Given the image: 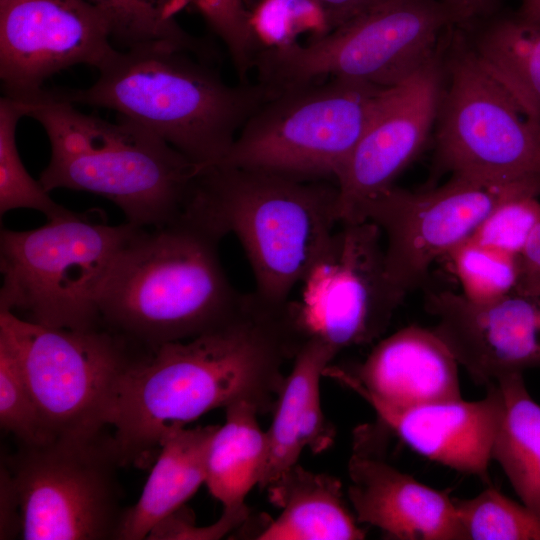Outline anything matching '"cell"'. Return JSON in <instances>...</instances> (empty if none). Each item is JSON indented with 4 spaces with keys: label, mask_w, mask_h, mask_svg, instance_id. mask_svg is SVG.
<instances>
[{
    "label": "cell",
    "mask_w": 540,
    "mask_h": 540,
    "mask_svg": "<svg viewBox=\"0 0 540 540\" xmlns=\"http://www.w3.org/2000/svg\"><path fill=\"white\" fill-rule=\"evenodd\" d=\"M107 18L113 44L123 49L158 42L175 44L199 57L210 53L177 22L190 0H85Z\"/></svg>",
    "instance_id": "484cf974"
},
{
    "label": "cell",
    "mask_w": 540,
    "mask_h": 540,
    "mask_svg": "<svg viewBox=\"0 0 540 540\" xmlns=\"http://www.w3.org/2000/svg\"><path fill=\"white\" fill-rule=\"evenodd\" d=\"M0 478V538L14 539L21 536L22 519L17 493L4 463L1 464Z\"/></svg>",
    "instance_id": "d6a6232c"
},
{
    "label": "cell",
    "mask_w": 540,
    "mask_h": 540,
    "mask_svg": "<svg viewBox=\"0 0 540 540\" xmlns=\"http://www.w3.org/2000/svg\"><path fill=\"white\" fill-rule=\"evenodd\" d=\"M432 328L478 384L540 367V294H511L475 305L460 293H429Z\"/></svg>",
    "instance_id": "2e32d148"
},
{
    "label": "cell",
    "mask_w": 540,
    "mask_h": 540,
    "mask_svg": "<svg viewBox=\"0 0 540 540\" xmlns=\"http://www.w3.org/2000/svg\"><path fill=\"white\" fill-rule=\"evenodd\" d=\"M0 340L22 369L42 440L105 429L118 381L148 350L104 325L55 328L7 311H0Z\"/></svg>",
    "instance_id": "30bf717a"
},
{
    "label": "cell",
    "mask_w": 540,
    "mask_h": 540,
    "mask_svg": "<svg viewBox=\"0 0 540 540\" xmlns=\"http://www.w3.org/2000/svg\"><path fill=\"white\" fill-rule=\"evenodd\" d=\"M435 131L434 175L486 182L540 176V126L485 67L461 25L444 48V84Z\"/></svg>",
    "instance_id": "ba28073f"
},
{
    "label": "cell",
    "mask_w": 540,
    "mask_h": 540,
    "mask_svg": "<svg viewBox=\"0 0 540 540\" xmlns=\"http://www.w3.org/2000/svg\"><path fill=\"white\" fill-rule=\"evenodd\" d=\"M466 25L500 9L501 0H445Z\"/></svg>",
    "instance_id": "d590c367"
},
{
    "label": "cell",
    "mask_w": 540,
    "mask_h": 540,
    "mask_svg": "<svg viewBox=\"0 0 540 540\" xmlns=\"http://www.w3.org/2000/svg\"><path fill=\"white\" fill-rule=\"evenodd\" d=\"M26 116L23 101L4 96L0 100V214L18 208L37 210L48 220L74 212L56 203L41 183L26 170L16 145V128Z\"/></svg>",
    "instance_id": "4316f807"
},
{
    "label": "cell",
    "mask_w": 540,
    "mask_h": 540,
    "mask_svg": "<svg viewBox=\"0 0 540 540\" xmlns=\"http://www.w3.org/2000/svg\"><path fill=\"white\" fill-rule=\"evenodd\" d=\"M337 354L321 339L309 337L295 356L265 431L267 460L259 488L266 489L295 465L304 448L319 453L333 443L334 429L322 412L320 380Z\"/></svg>",
    "instance_id": "ffe728a7"
},
{
    "label": "cell",
    "mask_w": 540,
    "mask_h": 540,
    "mask_svg": "<svg viewBox=\"0 0 540 540\" xmlns=\"http://www.w3.org/2000/svg\"><path fill=\"white\" fill-rule=\"evenodd\" d=\"M454 501L466 540H540V514L493 487Z\"/></svg>",
    "instance_id": "f1b7e54d"
},
{
    "label": "cell",
    "mask_w": 540,
    "mask_h": 540,
    "mask_svg": "<svg viewBox=\"0 0 540 540\" xmlns=\"http://www.w3.org/2000/svg\"><path fill=\"white\" fill-rule=\"evenodd\" d=\"M522 193L540 195V176L486 182L452 175L420 191L392 185L365 202L356 221L373 222L385 238V272L401 303L438 258L471 238L499 203Z\"/></svg>",
    "instance_id": "7c38bea8"
},
{
    "label": "cell",
    "mask_w": 540,
    "mask_h": 540,
    "mask_svg": "<svg viewBox=\"0 0 540 540\" xmlns=\"http://www.w3.org/2000/svg\"><path fill=\"white\" fill-rule=\"evenodd\" d=\"M219 426L181 427L164 436L138 501L125 509L116 540L147 539L205 483L209 449Z\"/></svg>",
    "instance_id": "44dd1931"
},
{
    "label": "cell",
    "mask_w": 540,
    "mask_h": 540,
    "mask_svg": "<svg viewBox=\"0 0 540 540\" xmlns=\"http://www.w3.org/2000/svg\"><path fill=\"white\" fill-rule=\"evenodd\" d=\"M190 54L169 42L117 49L91 86L47 91L74 105L114 110L205 169L222 162L270 94L259 82L228 84Z\"/></svg>",
    "instance_id": "7a4b0ae2"
},
{
    "label": "cell",
    "mask_w": 540,
    "mask_h": 540,
    "mask_svg": "<svg viewBox=\"0 0 540 540\" xmlns=\"http://www.w3.org/2000/svg\"><path fill=\"white\" fill-rule=\"evenodd\" d=\"M385 88L327 78L272 94L246 121L218 165L335 181Z\"/></svg>",
    "instance_id": "9c48e42d"
},
{
    "label": "cell",
    "mask_w": 540,
    "mask_h": 540,
    "mask_svg": "<svg viewBox=\"0 0 540 540\" xmlns=\"http://www.w3.org/2000/svg\"><path fill=\"white\" fill-rule=\"evenodd\" d=\"M338 189L327 180L215 165L203 169L185 217L222 239L234 234L262 301L284 305L339 224Z\"/></svg>",
    "instance_id": "5b68a950"
},
{
    "label": "cell",
    "mask_w": 540,
    "mask_h": 540,
    "mask_svg": "<svg viewBox=\"0 0 540 540\" xmlns=\"http://www.w3.org/2000/svg\"><path fill=\"white\" fill-rule=\"evenodd\" d=\"M190 4L222 40L240 80L246 81L262 48L244 0H190Z\"/></svg>",
    "instance_id": "f546056e"
},
{
    "label": "cell",
    "mask_w": 540,
    "mask_h": 540,
    "mask_svg": "<svg viewBox=\"0 0 540 540\" xmlns=\"http://www.w3.org/2000/svg\"><path fill=\"white\" fill-rule=\"evenodd\" d=\"M0 424L19 443L42 441L38 412L16 356L0 340Z\"/></svg>",
    "instance_id": "1f68e13d"
},
{
    "label": "cell",
    "mask_w": 540,
    "mask_h": 540,
    "mask_svg": "<svg viewBox=\"0 0 540 540\" xmlns=\"http://www.w3.org/2000/svg\"><path fill=\"white\" fill-rule=\"evenodd\" d=\"M462 26L479 60L540 126V23L498 9Z\"/></svg>",
    "instance_id": "603a6c76"
},
{
    "label": "cell",
    "mask_w": 540,
    "mask_h": 540,
    "mask_svg": "<svg viewBox=\"0 0 540 540\" xmlns=\"http://www.w3.org/2000/svg\"><path fill=\"white\" fill-rule=\"evenodd\" d=\"M266 490L279 516L261 532L259 540H361L366 537L344 500L342 483L296 463Z\"/></svg>",
    "instance_id": "7402d4cb"
},
{
    "label": "cell",
    "mask_w": 540,
    "mask_h": 540,
    "mask_svg": "<svg viewBox=\"0 0 540 540\" xmlns=\"http://www.w3.org/2000/svg\"><path fill=\"white\" fill-rule=\"evenodd\" d=\"M458 366L433 329L412 325L379 341L353 371L330 364L324 376L405 408L461 399Z\"/></svg>",
    "instance_id": "e0dca14e"
},
{
    "label": "cell",
    "mask_w": 540,
    "mask_h": 540,
    "mask_svg": "<svg viewBox=\"0 0 540 540\" xmlns=\"http://www.w3.org/2000/svg\"><path fill=\"white\" fill-rule=\"evenodd\" d=\"M137 228L96 223L74 212L32 230L1 229L0 311L55 328L102 325L100 293Z\"/></svg>",
    "instance_id": "52a82bcc"
},
{
    "label": "cell",
    "mask_w": 540,
    "mask_h": 540,
    "mask_svg": "<svg viewBox=\"0 0 540 540\" xmlns=\"http://www.w3.org/2000/svg\"><path fill=\"white\" fill-rule=\"evenodd\" d=\"M518 11L529 19L540 23V0H521Z\"/></svg>",
    "instance_id": "8d00e7d4"
},
{
    "label": "cell",
    "mask_w": 540,
    "mask_h": 540,
    "mask_svg": "<svg viewBox=\"0 0 540 540\" xmlns=\"http://www.w3.org/2000/svg\"><path fill=\"white\" fill-rule=\"evenodd\" d=\"M348 498L359 523L399 540H466L448 490L429 487L355 446Z\"/></svg>",
    "instance_id": "d6986e66"
},
{
    "label": "cell",
    "mask_w": 540,
    "mask_h": 540,
    "mask_svg": "<svg viewBox=\"0 0 540 540\" xmlns=\"http://www.w3.org/2000/svg\"><path fill=\"white\" fill-rule=\"evenodd\" d=\"M516 292L540 294V222L519 255Z\"/></svg>",
    "instance_id": "e575fe53"
},
{
    "label": "cell",
    "mask_w": 540,
    "mask_h": 540,
    "mask_svg": "<svg viewBox=\"0 0 540 540\" xmlns=\"http://www.w3.org/2000/svg\"><path fill=\"white\" fill-rule=\"evenodd\" d=\"M225 412V422L210 445L205 484L225 512H238L247 510L245 498L262 479L266 434L258 424L260 413L254 405L240 401L226 407Z\"/></svg>",
    "instance_id": "cb8c5ba5"
},
{
    "label": "cell",
    "mask_w": 540,
    "mask_h": 540,
    "mask_svg": "<svg viewBox=\"0 0 540 540\" xmlns=\"http://www.w3.org/2000/svg\"><path fill=\"white\" fill-rule=\"evenodd\" d=\"M381 238L368 220L335 229L302 280L301 300L295 303L308 337L339 353L385 331L400 302L387 280Z\"/></svg>",
    "instance_id": "4fadbf2b"
},
{
    "label": "cell",
    "mask_w": 540,
    "mask_h": 540,
    "mask_svg": "<svg viewBox=\"0 0 540 540\" xmlns=\"http://www.w3.org/2000/svg\"><path fill=\"white\" fill-rule=\"evenodd\" d=\"M539 196L522 193L502 201L488 214L471 238L519 256L540 222Z\"/></svg>",
    "instance_id": "4dcf8cb0"
},
{
    "label": "cell",
    "mask_w": 540,
    "mask_h": 540,
    "mask_svg": "<svg viewBox=\"0 0 540 540\" xmlns=\"http://www.w3.org/2000/svg\"><path fill=\"white\" fill-rule=\"evenodd\" d=\"M501 411L492 446L495 460L522 503L540 514V405L526 389L523 373L493 382Z\"/></svg>",
    "instance_id": "d4e9b609"
},
{
    "label": "cell",
    "mask_w": 540,
    "mask_h": 540,
    "mask_svg": "<svg viewBox=\"0 0 540 540\" xmlns=\"http://www.w3.org/2000/svg\"><path fill=\"white\" fill-rule=\"evenodd\" d=\"M382 92L370 122L335 178L339 224L355 222L362 205L394 185L418 156L436 123L444 84V48Z\"/></svg>",
    "instance_id": "9a60e30c"
},
{
    "label": "cell",
    "mask_w": 540,
    "mask_h": 540,
    "mask_svg": "<svg viewBox=\"0 0 540 540\" xmlns=\"http://www.w3.org/2000/svg\"><path fill=\"white\" fill-rule=\"evenodd\" d=\"M117 51L106 16L85 0H0L4 96L29 100L76 65L100 69Z\"/></svg>",
    "instance_id": "5bb4252c"
},
{
    "label": "cell",
    "mask_w": 540,
    "mask_h": 540,
    "mask_svg": "<svg viewBox=\"0 0 540 540\" xmlns=\"http://www.w3.org/2000/svg\"><path fill=\"white\" fill-rule=\"evenodd\" d=\"M319 10L324 33L345 24L382 0H310ZM322 33V34H324Z\"/></svg>",
    "instance_id": "836d02e7"
},
{
    "label": "cell",
    "mask_w": 540,
    "mask_h": 540,
    "mask_svg": "<svg viewBox=\"0 0 540 540\" xmlns=\"http://www.w3.org/2000/svg\"><path fill=\"white\" fill-rule=\"evenodd\" d=\"M477 401L462 398L413 407H397L373 396H360L379 419L420 455L460 473L489 481L492 446L501 411L494 383Z\"/></svg>",
    "instance_id": "ac0fdd59"
},
{
    "label": "cell",
    "mask_w": 540,
    "mask_h": 540,
    "mask_svg": "<svg viewBox=\"0 0 540 540\" xmlns=\"http://www.w3.org/2000/svg\"><path fill=\"white\" fill-rule=\"evenodd\" d=\"M23 102L50 143V161L39 178L47 192L65 188L102 196L141 228L184 217L203 169L181 152L126 117L112 122L83 113L47 89Z\"/></svg>",
    "instance_id": "3957f363"
},
{
    "label": "cell",
    "mask_w": 540,
    "mask_h": 540,
    "mask_svg": "<svg viewBox=\"0 0 540 540\" xmlns=\"http://www.w3.org/2000/svg\"><path fill=\"white\" fill-rule=\"evenodd\" d=\"M460 24L445 0H382L307 44L263 48L255 69L271 95L325 78L391 87L431 59Z\"/></svg>",
    "instance_id": "8992f818"
},
{
    "label": "cell",
    "mask_w": 540,
    "mask_h": 540,
    "mask_svg": "<svg viewBox=\"0 0 540 540\" xmlns=\"http://www.w3.org/2000/svg\"><path fill=\"white\" fill-rule=\"evenodd\" d=\"M220 240L186 217L160 228L138 227L100 293L102 325L153 349L229 319L245 294L236 291L223 269Z\"/></svg>",
    "instance_id": "277c9868"
},
{
    "label": "cell",
    "mask_w": 540,
    "mask_h": 540,
    "mask_svg": "<svg viewBox=\"0 0 540 540\" xmlns=\"http://www.w3.org/2000/svg\"><path fill=\"white\" fill-rule=\"evenodd\" d=\"M19 501L25 540H116L126 507L112 434L20 443L4 461Z\"/></svg>",
    "instance_id": "8fae6325"
},
{
    "label": "cell",
    "mask_w": 540,
    "mask_h": 540,
    "mask_svg": "<svg viewBox=\"0 0 540 540\" xmlns=\"http://www.w3.org/2000/svg\"><path fill=\"white\" fill-rule=\"evenodd\" d=\"M307 339L293 303L251 293L216 327L146 351L121 376L106 415L122 467L149 464L165 435L211 410L245 401L273 411L283 367Z\"/></svg>",
    "instance_id": "6da1fadb"
},
{
    "label": "cell",
    "mask_w": 540,
    "mask_h": 540,
    "mask_svg": "<svg viewBox=\"0 0 540 540\" xmlns=\"http://www.w3.org/2000/svg\"><path fill=\"white\" fill-rule=\"evenodd\" d=\"M448 257L461 287L460 295L472 304L492 303L516 289L519 277L518 255L469 238Z\"/></svg>",
    "instance_id": "83f0119b"
}]
</instances>
